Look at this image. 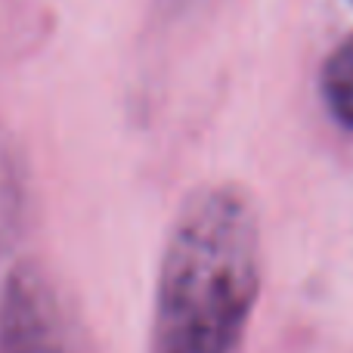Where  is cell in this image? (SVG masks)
<instances>
[{"label": "cell", "instance_id": "cell-1", "mask_svg": "<svg viewBox=\"0 0 353 353\" xmlns=\"http://www.w3.org/2000/svg\"><path fill=\"white\" fill-rule=\"evenodd\" d=\"M263 282L261 220L236 183L186 195L161 254L149 353H239Z\"/></svg>", "mask_w": 353, "mask_h": 353}, {"label": "cell", "instance_id": "cell-2", "mask_svg": "<svg viewBox=\"0 0 353 353\" xmlns=\"http://www.w3.org/2000/svg\"><path fill=\"white\" fill-rule=\"evenodd\" d=\"M0 353H93L65 288L34 261L12 263L0 285Z\"/></svg>", "mask_w": 353, "mask_h": 353}, {"label": "cell", "instance_id": "cell-3", "mask_svg": "<svg viewBox=\"0 0 353 353\" xmlns=\"http://www.w3.org/2000/svg\"><path fill=\"white\" fill-rule=\"evenodd\" d=\"M319 97L329 115L353 134V31L325 56L319 72Z\"/></svg>", "mask_w": 353, "mask_h": 353}, {"label": "cell", "instance_id": "cell-4", "mask_svg": "<svg viewBox=\"0 0 353 353\" xmlns=\"http://www.w3.org/2000/svg\"><path fill=\"white\" fill-rule=\"evenodd\" d=\"M350 3H353V0H350Z\"/></svg>", "mask_w": 353, "mask_h": 353}]
</instances>
